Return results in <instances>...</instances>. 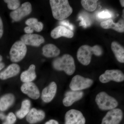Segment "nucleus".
<instances>
[{
	"instance_id": "nucleus-17",
	"label": "nucleus",
	"mask_w": 124,
	"mask_h": 124,
	"mask_svg": "<svg viewBox=\"0 0 124 124\" xmlns=\"http://www.w3.org/2000/svg\"><path fill=\"white\" fill-rule=\"evenodd\" d=\"M100 26L103 29H112L118 32L122 33L124 32V19H120L117 23H114L112 19H108L101 23Z\"/></svg>"
},
{
	"instance_id": "nucleus-8",
	"label": "nucleus",
	"mask_w": 124,
	"mask_h": 124,
	"mask_svg": "<svg viewBox=\"0 0 124 124\" xmlns=\"http://www.w3.org/2000/svg\"><path fill=\"white\" fill-rule=\"evenodd\" d=\"M32 9L31 5L30 2H24L20 7L11 12L10 16L14 22H18L30 14Z\"/></svg>"
},
{
	"instance_id": "nucleus-18",
	"label": "nucleus",
	"mask_w": 124,
	"mask_h": 124,
	"mask_svg": "<svg viewBox=\"0 0 124 124\" xmlns=\"http://www.w3.org/2000/svg\"><path fill=\"white\" fill-rule=\"evenodd\" d=\"M45 114L44 111L32 108L27 115V121L31 124H34L44 119Z\"/></svg>"
},
{
	"instance_id": "nucleus-23",
	"label": "nucleus",
	"mask_w": 124,
	"mask_h": 124,
	"mask_svg": "<svg viewBox=\"0 0 124 124\" xmlns=\"http://www.w3.org/2000/svg\"><path fill=\"white\" fill-rule=\"evenodd\" d=\"M31 102L29 100L26 99L23 100L22 103L20 110L16 112V115L19 119H22L28 114L31 107Z\"/></svg>"
},
{
	"instance_id": "nucleus-4",
	"label": "nucleus",
	"mask_w": 124,
	"mask_h": 124,
	"mask_svg": "<svg viewBox=\"0 0 124 124\" xmlns=\"http://www.w3.org/2000/svg\"><path fill=\"white\" fill-rule=\"evenodd\" d=\"M95 101L99 108L103 110H112L118 106L117 100L104 92L99 93L96 96Z\"/></svg>"
},
{
	"instance_id": "nucleus-21",
	"label": "nucleus",
	"mask_w": 124,
	"mask_h": 124,
	"mask_svg": "<svg viewBox=\"0 0 124 124\" xmlns=\"http://www.w3.org/2000/svg\"><path fill=\"white\" fill-rule=\"evenodd\" d=\"M112 50L117 61L122 63L124 62V47L116 41L112 42Z\"/></svg>"
},
{
	"instance_id": "nucleus-19",
	"label": "nucleus",
	"mask_w": 124,
	"mask_h": 124,
	"mask_svg": "<svg viewBox=\"0 0 124 124\" xmlns=\"http://www.w3.org/2000/svg\"><path fill=\"white\" fill-rule=\"evenodd\" d=\"M42 54L47 58L57 57L60 54V50L55 45L49 44L43 46L42 48Z\"/></svg>"
},
{
	"instance_id": "nucleus-22",
	"label": "nucleus",
	"mask_w": 124,
	"mask_h": 124,
	"mask_svg": "<svg viewBox=\"0 0 124 124\" xmlns=\"http://www.w3.org/2000/svg\"><path fill=\"white\" fill-rule=\"evenodd\" d=\"M14 101V96L12 94H7L2 96L0 99V110H6L13 104Z\"/></svg>"
},
{
	"instance_id": "nucleus-5",
	"label": "nucleus",
	"mask_w": 124,
	"mask_h": 124,
	"mask_svg": "<svg viewBox=\"0 0 124 124\" xmlns=\"http://www.w3.org/2000/svg\"><path fill=\"white\" fill-rule=\"evenodd\" d=\"M26 45L21 40L16 42L11 46L10 51V60L14 62H17L23 59L26 54Z\"/></svg>"
},
{
	"instance_id": "nucleus-26",
	"label": "nucleus",
	"mask_w": 124,
	"mask_h": 124,
	"mask_svg": "<svg viewBox=\"0 0 124 124\" xmlns=\"http://www.w3.org/2000/svg\"><path fill=\"white\" fill-rule=\"evenodd\" d=\"M97 17L100 19L108 18L112 17V14L108 10H105L99 12L97 15Z\"/></svg>"
},
{
	"instance_id": "nucleus-3",
	"label": "nucleus",
	"mask_w": 124,
	"mask_h": 124,
	"mask_svg": "<svg viewBox=\"0 0 124 124\" xmlns=\"http://www.w3.org/2000/svg\"><path fill=\"white\" fill-rule=\"evenodd\" d=\"M53 65L55 70L63 71L68 75H73L76 70L74 59L68 54H63L62 57L54 60Z\"/></svg>"
},
{
	"instance_id": "nucleus-11",
	"label": "nucleus",
	"mask_w": 124,
	"mask_h": 124,
	"mask_svg": "<svg viewBox=\"0 0 124 124\" xmlns=\"http://www.w3.org/2000/svg\"><path fill=\"white\" fill-rule=\"evenodd\" d=\"M20 39L26 45L35 46H39L45 41L43 37L36 34H25L21 37Z\"/></svg>"
},
{
	"instance_id": "nucleus-25",
	"label": "nucleus",
	"mask_w": 124,
	"mask_h": 124,
	"mask_svg": "<svg viewBox=\"0 0 124 124\" xmlns=\"http://www.w3.org/2000/svg\"><path fill=\"white\" fill-rule=\"evenodd\" d=\"M4 1L7 3L8 8L11 10H15L20 6V1L18 0H5Z\"/></svg>"
},
{
	"instance_id": "nucleus-20",
	"label": "nucleus",
	"mask_w": 124,
	"mask_h": 124,
	"mask_svg": "<svg viewBox=\"0 0 124 124\" xmlns=\"http://www.w3.org/2000/svg\"><path fill=\"white\" fill-rule=\"evenodd\" d=\"M35 68V65H31L28 70L24 71L21 74L20 76L21 80L24 83L31 82L34 80L36 77Z\"/></svg>"
},
{
	"instance_id": "nucleus-10",
	"label": "nucleus",
	"mask_w": 124,
	"mask_h": 124,
	"mask_svg": "<svg viewBox=\"0 0 124 124\" xmlns=\"http://www.w3.org/2000/svg\"><path fill=\"white\" fill-rule=\"evenodd\" d=\"M85 120L79 111L71 109L67 112L65 115V124H85Z\"/></svg>"
},
{
	"instance_id": "nucleus-24",
	"label": "nucleus",
	"mask_w": 124,
	"mask_h": 124,
	"mask_svg": "<svg viewBox=\"0 0 124 124\" xmlns=\"http://www.w3.org/2000/svg\"><path fill=\"white\" fill-rule=\"evenodd\" d=\"M97 0H82L81 4L83 8L90 12H93L97 8Z\"/></svg>"
},
{
	"instance_id": "nucleus-34",
	"label": "nucleus",
	"mask_w": 124,
	"mask_h": 124,
	"mask_svg": "<svg viewBox=\"0 0 124 124\" xmlns=\"http://www.w3.org/2000/svg\"><path fill=\"white\" fill-rule=\"evenodd\" d=\"M2 56L0 55V71L5 66L4 63L2 62Z\"/></svg>"
},
{
	"instance_id": "nucleus-36",
	"label": "nucleus",
	"mask_w": 124,
	"mask_h": 124,
	"mask_svg": "<svg viewBox=\"0 0 124 124\" xmlns=\"http://www.w3.org/2000/svg\"><path fill=\"white\" fill-rule=\"evenodd\" d=\"M5 118V116L4 114L2 113H0V118L1 119H4Z\"/></svg>"
},
{
	"instance_id": "nucleus-6",
	"label": "nucleus",
	"mask_w": 124,
	"mask_h": 124,
	"mask_svg": "<svg viewBox=\"0 0 124 124\" xmlns=\"http://www.w3.org/2000/svg\"><path fill=\"white\" fill-rule=\"evenodd\" d=\"M93 83V81L91 79L77 75L72 78L70 88L72 91H80L90 87Z\"/></svg>"
},
{
	"instance_id": "nucleus-27",
	"label": "nucleus",
	"mask_w": 124,
	"mask_h": 124,
	"mask_svg": "<svg viewBox=\"0 0 124 124\" xmlns=\"http://www.w3.org/2000/svg\"><path fill=\"white\" fill-rule=\"evenodd\" d=\"M16 116L12 112L8 114L6 117V121L2 124H14L16 121Z\"/></svg>"
},
{
	"instance_id": "nucleus-13",
	"label": "nucleus",
	"mask_w": 124,
	"mask_h": 124,
	"mask_svg": "<svg viewBox=\"0 0 124 124\" xmlns=\"http://www.w3.org/2000/svg\"><path fill=\"white\" fill-rule=\"evenodd\" d=\"M84 95L81 91H70L65 94V97L63 100L64 106L69 107L71 106L75 102L81 99Z\"/></svg>"
},
{
	"instance_id": "nucleus-32",
	"label": "nucleus",
	"mask_w": 124,
	"mask_h": 124,
	"mask_svg": "<svg viewBox=\"0 0 124 124\" xmlns=\"http://www.w3.org/2000/svg\"><path fill=\"white\" fill-rule=\"evenodd\" d=\"M33 31L34 30L33 29L29 26L25 27L24 28V32L27 34H32V33H33Z\"/></svg>"
},
{
	"instance_id": "nucleus-14",
	"label": "nucleus",
	"mask_w": 124,
	"mask_h": 124,
	"mask_svg": "<svg viewBox=\"0 0 124 124\" xmlns=\"http://www.w3.org/2000/svg\"><path fill=\"white\" fill-rule=\"evenodd\" d=\"M57 86L54 82H51L49 85L43 89L41 98L45 102L48 103L54 98L57 92Z\"/></svg>"
},
{
	"instance_id": "nucleus-29",
	"label": "nucleus",
	"mask_w": 124,
	"mask_h": 124,
	"mask_svg": "<svg viewBox=\"0 0 124 124\" xmlns=\"http://www.w3.org/2000/svg\"><path fill=\"white\" fill-rule=\"evenodd\" d=\"M59 24H60V26H63L65 27H67L69 28V29H70V30L71 31L73 30L74 29L73 26L72 24H70L69 23V21L67 20H62L60 21L59 22Z\"/></svg>"
},
{
	"instance_id": "nucleus-15",
	"label": "nucleus",
	"mask_w": 124,
	"mask_h": 124,
	"mask_svg": "<svg viewBox=\"0 0 124 124\" xmlns=\"http://www.w3.org/2000/svg\"><path fill=\"white\" fill-rule=\"evenodd\" d=\"M73 36L74 33L72 31L62 26L56 27L51 32V37L54 39H57L62 37L71 38L73 37Z\"/></svg>"
},
{
	"instance_id": "nucleus-16",
	"label": "nucleus",
	"mask_w": 124,
	"mask_h": 124,
	"mask_svg": "<svg viewBox=\"0 0 124 124\" xmlns=\"http://www.w3.org/2000/svg\"><path fill=\"white\" fill-rule=\"evenodd\" d=\"M20 70L18 64L16 63L10 64L4 71L0 72V79L6 80L15 76L19 73Z\"/></svg>"
},
{
	"instance_id": "nucleus-33",
	"label": "nucleus",
	"mask_w": 124,
	"mask_h": 124,
	"mask_svg": "<svg viewBox=\"0 0 124 124\" xmlns=\"http://www.w3.org/2000/svg\"><path fill=\"white\" fill-rule=\"evenodd\" d=\"M3 34V22L1 18L0 17V39L2 37Z\"/></svg>"
},
{
	"instance_id": "nucleus-12",
	"label": "nucleus",
	"mask_w": 124,
	"mask_h": 124,
	"mask_svg": "<svg viewBox=\"0 0 124 124\" xmlns=\"http://www.w3.org/2000/svg\"><path fill=\"white\" fill-rule=\"evenodd\" d=\"M21 91L32 99L36 100L39 97V91L38 87L32 82L24 83L21 87Z\"/></svg>"
},
{
	"instance_id": "nucleus-31",
	"label": "nucleus",
	"mask_w": 124,
	"mask_h": 124,
	"mask_svg": "<svg viewBox=\"0 0 124 124\" xmlns=\"http://www.w3.org/2000/svg\"><path fill=\"white\" fill-rule=\"evenodd\" d=\"M79 19L80 20H81V22L80 23V26H83L85 27H86L87 26H88V23H88V22H86V20L84 19V18L82 17V16H80Z\"/></svg>"
},
{
	"instance_id": "nucleus-37",
	"label": "nucleus",
	"mask_w": 124,
	"mask_h": 124,
	"mask_svg": "<svg viewBox=\"0 0 124 124\" xmlns=\"http://www.w3.org/2000/svg\"><path fill=\"white\" fill-rule=\"evenodd\" d=\"M120 2L122 7H124V0H120Z\"/></svg>"
},
{
	"instance_id": "nucleus-28",
	"label": "nucleus",
	"mask_w": 124,
	"mask_h": 124,
	"mask_svg": "<svg viewBox=\"0 0 124 124\" xmlns=\"http://www.w3.org/2000/svg\"><path fill=\"white\" fill-rule=\"evenodd\" d=\"M34 31L37 32L41 31L44 27V24L41 22H38L32 26H30Z\"/></svg>"
},
{
	"instance_id": "nucleus-9",
	"label": "nucleus",
	"mask_w": 124,
	"mask_h": 124,
	"mask_svg": "<svg viewBox=\"0 0 124 124\" xmlns=\"http://www.w3.org/2000/svg\"><path fill=\"white\" fill-rule=\"evenodd\" d=\"M123 117V112L119 108L110 110L102 120L101 124H119Z\"/></svg>"
},
{
	"instance_id": "nucleus-7",
	"label": "nucleus",
	"mask_w": 124,
	"mask_h": 124,
	"mask_svg": "<svg viewBox=\"0 0 124 124\" xmlns=\"http://www.w3.org/2000/svg\"><path fill=\"white\" fill-rule=\"evenodd\" d=\"M100 82L106 83L111 81L121 82L124 80V75L122 71L119 70H108L105 71L99 77Z\"/></svg>"
},
{
	"instance_id": "nucleus-1",
	"label": "nucleus",
	"mask_w": 124,
	"mask_h": 124,
	"mask_svg": "<svg viewBox=\"0 0 124 124\" xmlns=\"http://www.w3.org/2000/svg\"><path fill=\"white\" fill-rule=\"evenodd\" d=\"M49 2L53 16L57 20H64L73 12V9L67 0H50Z\"/></svg>"
},
{
	"instance_id": "nucleus-2",
	"label": "nucleus",
	"mask_w": 124,
	"mask_h": 124,
	"mask_svg": "<svg viewBox=\"0 0 124 124\" xmlns=\"http://www.w3.org/2000/svg\"><path fill=\"white\" fill-rule=\"evenodd\" d=\"M102 53V49L99 46H91L88 45H84L78 49L77 58L78 60L81 64L87 66L91 62L93 54L99 56L101 55Z\"/></svg>"
},
{
	"instance_id": "nucleus-30",
	"label": "nucleus",
	"mask_w": 124,
	"mask_h": 124,
	"mask_svg": "<svg viewBox=\"0 0 124 124\" xmlns=\"http://www.w3.org/2000/svg\"><path fill=\"white\" fill-rule=\"evenodd\" d=\"M38 22V19L36 18H30L26 21L25 23L28 26H30Z\"/></svg>"
},
{
	"instance_id": "nucleus-35",
	"label": "nucleus",
	"mask_w": 124,
	"mask_h": 124,
	"mask_svg": "<svg viewBox=\"0 0 124 124\" xmlns=\"http://www.w3.org/2000/svg\"><path fill=\"white\" fill-rule=\"evenodd\" d=\"M45 124H59V123L58 121L55 120H51L46 122Z\"/></svg>"
}]
</instances>
